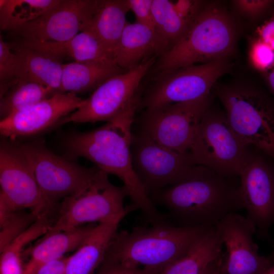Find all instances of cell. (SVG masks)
Wrapping results in <instances>:
<instances>
[{
	"instance_id": "cell-1",
	"label": "cell",
	"mask_w": 274,
	"mask_h": 274,
	"mask_svg": "<svg viewBox=\"0 0 274 274\" xmlns=\"http://www.w3.org/2000/svg\"><path fill=\"white\" fill-rule=\"evenodd\" d=\"M231 178L195 164L181 181L149 197L167 209L177 226L215 227L227 215L244 209L240 184Z\"/></svg>"
},
{
	"instance_id": "cell-19",
	"label": "cell",
	"mask_w": 274,
	"mask_h": 274,
	"mask_svg": "<svg viewBox=\"0 0 274 274\" xmlns=\"http://www.w3.org/2000/svg\"><path fill=\"white\" fill-rule=\"evenodd\" d=\"M18 42L47 52L59 59L66 57L74 61L115 64L112 55L90 28L65 42L21 40Z\"/></svg>"
},
{
	"instance_id": "cell-33",
	"label": "cell",
	"mask_w": 274,
	"mask_h": 274,
	"mask_svg": "<svg viewBox=\"0 0 274 274\" xmlns=\"http://www.w3.org/2000/svg\"><path fill=\"white\" fill-rule=\"evenodd\" d=\"M233 3L241 13L254 20L272 13L274 9V1L271 0H237Z\"/></svg>"
},
{
	"instance_id": "cell-34",
	"label": "cell",
	"mask_w": 274,
	"mask_h": 274,
	"mask_svg": "<svg viewBox=\"0 0 274 274\" xmlns=\"http://www.w3.org/2000/svg\"><path fill=\"white\" fill-rule=\"evenodd\" d=\"M94 274H153L140 268H130L122 265L106 254L104 259Z\"/></svg>"
},
{
	"instance_id": "cell-29",
	"label": "cell",
	"mask_w": 274,
	"mask_h": 274,
	"mask_svg": "<svg viewBox=\"0 0 274 274\" xmlns=\"http://www.w3.org/2000/svg\"><path fill=\"white\" fill-rule=\"evenodd\" d=\"M152 12L154 30L171 48L182 38L189 25L179 16L170 1L153 0Z\"/></svg>"
},
{
	"instance_id": "cell-11",
	"label": "cell",
	"mask_w": 274,
	"mask_h": 274,
	"mask_svg": "<svg viewBox=\"0 0 274 274\" xmlns=\"http://www.w3.org/2000/svg\"><path fill=\"white\" fill-rule=\"evenodd\" d=\"M212 97L210 93L193 100L145 109L140 119L141 129L161 145L179 152H189Z\"/></svg>"
},
{
	"instance_id": "cell-6",
	"label": "cell",
	"mask_w": 274,
	"mask_h": 274,
	"mask_svg": "<svg viewBox=\"0 0 274 274\" xmlns=\"http://www.w3.org/2000/svg\"><path fill=\"white\" fill-rule=\"evenodd\" d=\"M250 145L235 133L225 112L211 108L203 114L190 150L195 164L227 178L239 176L251 155Z\"/></svg>"
},
{
	"instance_id": "cell-36",
	"label": "cell",
	"mask_w": 274,
	"mask_h": 274,
	"mask_svg": "<svg viewBox=\"0 0 274 274\" xmlns=\"http://www.w3.org/2000/svg\"><path fill=\"white\" fill-rule=\"evenodd\" d=\"M206 2L197 0H179L173 3L179 16L189 25L194 20Z\"/></svg>"
},
{
	"instance_id": "cell-21",
	"label": "cell",
	"mask_w": 274,
	"mask_h": 274,
	"mask_svg": "<svg viewBox=\"0 0 274 274\" xmlns=\"http://www.w3.org/2000/svg\"><path fill=\"white\" fill-rule=\"evenodd\" d=\"M11 47L15 55L19 79L36 81L59 93L63 69L60 59L19 42Z\"/></svg>"
},
{
	"instance_id": "cell-2",
	"label": "cell",
	"mask_w": 274,
	"mask_h": 274,
	"mask_svg": "<svg viewBox=\"0 0 274 274\" xmlns=\"http://www.w3.org/2000/svg\"><path fill=\"white\" fill-rule=\"evenodd\" d=\"M133 120L108 122L96 129L67 134L63 145L70 159L85 158L108 175L118 177L126 188L132 204L153 223L164 220L156 209L132 164L131 145Z\"/></svg>"
},
{
	"instance_id": "cell-4",
	"label": "cell",
	"mask_w": 274,
	"mask_h": 274,
	"mask_svg": "<svg viewBox=\"0 0 274 274\" xmlns=\"http://www.w3.org/2000/svg\"><path fill=\"white\" fill-rule=\"evenodd\" d=\"M237 27L219 2L206 4L182 38L159 57L153 75L180 67L229 58L235 49Z\"/></svg>"
},
{
	"instance_id": "cell-20",
	"label": "cell",
	"mask_w": 274,
	"mask_h": 274,
	"mask_svg": "<svg viewBox=\"0 0 274 274\" xmlns=\"http://www.w3.org/2000/svg\"><path fill=\"white\" fill-rule=\"evenodd\" d=\"M122 220L101 222L95 225L74 254L68 257L65 274H94L117 233Z\"/></svg>"
},
{
	"instance_id": "cell-30",
	"label": "cell",
	"mask_w": 274,
	"mask_h": 274,
	"mask_svg": "<svg viewBox=\"0 0 274 274\" xmlns=\"http://www.w3.org/2000/svg\"><path fill=\"white\" fill-rule=\"evenodd\" d=\"M38 218L30 212L14 209L0 194V253Z\"/></svg>"
},
{
	"instance_id": "cell-5",
	"label": "cell",
	"mask_w": 274,
	"mask_h": 274,
	"mask_svg": "<svg viewBox=\"0 0 274 274\" xmlns=\"http://www.w3.org/2000/svg\"><path fill=\"white\" fill-rule=\"evenodd\" d=\"M213 89L238 137L274 158V96L245 84L215 85Z\"/></svg>"
},
{
	"instance_id": "cell-22",
	"label": "cell",
	"mask_w": 274,
	"mask_h": 274,
	"mask_svg": "<svg viewBox=\"0 0 274 274\" xmlns=\"http://www.w3.org/2000/svg\"><path fill=\"white\" fill-rule=\"evenodd\" d=\"M95 226L88 224L72 230L44 235L31 250L30 258L23 267V274H36L42 265L76 250Z\"/></svg>"
},
{
	"instance_id": "cell-32",
	"label": "cell",
	"mask_w": 274,
	"mask_h": 274,
	"mask_svg": "<svg viewBox=\"0 0 274 274\" xmlns=\"http://www.w3.org/2000/svg\"><path fill=\"white\" fill-rule=\"evenodd\" d=\"M250 62L261 73L274 64V50L268 45L256 38L252 40L249 50Z\"/></svg>"
},
{
	"instance_id": "cell-40",
	"label": "cell",
	"mask_w": 274,
	"mask_h": 274,
	"mask_svg": "<svg viewBox=\"0 0 274 274\" xmlns=\"http://www.w3.org/2000/svg\"><path fill=\"white\" fill-rule=\"evenodd\" d=\"M201 274H221V272L218 265L216 263H212Z\"/></svg>"
},
{
	"instance_id": "cell-15",
	"label": "cell",
	"mask_w": 274,
	"mask_h": 274,
	"mask_svg": "<svg viewBox=\"0 0 274 274\" xmlns=\"http://www.w3.org/2000/svg\"><path fill=\"white\" fill-rule=\"evenodd\" d=\"M98 0H61L12 32L23 40L65 42L89 28Z\"/></svg>"
},
{
	"instance_id": "cell-14",
	"label": "cell",
	"mask_w": 274,
	"mask_h": 274,
	"mask_svg": "<svg viewBox=\"0 0 274 274\" xmlns=\"http://www.w3.org/2000/svg\"><path fill=\"white\" fill-rule=\"evenodd\" d=\"M0 194L16 210L28 209L39 217L48 215L53 209L19 145L6 140H2L0 145Z\"/></svg>"
},
{
	"instance_id": "cell-42",
	"label": "cell",
	"mask_w": 274,
	"mask_h": 274,
	"mask_svg": "<svg viewBox=\"0 0 274 274\" xmlns=\"http://www.w3.org/2000/svg\"><path fill=\"white\" fill-rule=\"evenodd\" d=\"M270 261L271 262L272 265L274 264V249L271 253V254L269 255V256L267 257Z\"/></svg>"
},
{
	"instance_id": "cell-7",
	"label": "cell",
	"mask_w": 274,
	"mask_h": 274,
	"mask_svg": "<svg viewBox=\"0 0 274 274\" xmlns=\"http://www.w3.org/2000/svg\"><path fill=\"white\" fill-rule=\"evenodd\" d=\"M127 196L124 186L112 184L108 174L100 169L90 185L59 203L58 219L46 235L74 230L85 223L123 219L130 211L138 209L133 204L124 207V200Z\"/></svg>"
},
{
	"instance_id": "cell-17",
	"label": "cell",
	"mask_w": 274,
	"mask_h": 274,
	"mask_svg": "<svg viewBox=\"0 0 274 274\" xmlns=\"http://www.w3.org/2000/svg\"><path fill=\"white\" fill-rule=\"evenodd\" d=\"M84 100L74 93H56L1 120V134L12 140L37 134L77 110Z\"/></svg>"
},
{
	"instance_id": "cell-16",
	"label": "cell",
	"mask_w": 274,
	"mask_h": 274,
	"mask_svg": "<svg viewBox=\"0 0 274 274\" xmlns=\"http://www.w3.org/2000/svg\"><path fill=\"white\" fill-rule=\"evenodd\" d=\"M216 227L226 250L224 252L225 274H263L271 266L268 257L261 256L253 236V224L237 213L225 217Z\"/></svg>"
},
{
	"instance_id": "cell-8",
	"label": "cell",
	"mask_w": 274,
	"mask_h": 274,
	"mask_svg": "<svg viewBox=\"0 0 274 274\" xmlns=\"http://www.w3.org/2000/svg\"><path fill=\"white\" fill-rule=\"evenodd\" d=\"M158 58L153 57L107 80L63 120L64 122H111L124 116L134 115L142 95L141 83Z\"/></svg>"
},
{
	"instance_id": "cell-28",
	"label": "cell",
	"mask_w": 274,
	"mask_h": 274,
	"mask_svg": "<svg viewBox=\"0 0 274 274\" xmlns=\"http://www.w3.org/2000/svg\"><path fill=\"white\" fill-rule=\"evenodd\" d=\"M52 225L48 215L40 216L28 229L13 240L0 253V274H23V249L29 243L45 235Z\"/></svg>"
},
{
	"instance_id": "cell-38",
	"label": "cell",
	"mask_w": 274,
	"mask_h": 274,
	"mask_svg": "<svg viewBox=\"0 0 274 274\" xmlns=\"http://www.w3.org/2000/svg\"><path fill=\"white\" fill-rule=\"evenodd\" d=\"M68 257H63L42 265L36 274H65Z\"/></svg>"
},
{
	"instance_id": "cell-18",
	"label": "cell",
	"mask_w": 274,
	"mask_h": 274,
	"mask_svg": "<svg viewBox=\"0 0 274 274\" xmlns=\"http://www.w3.org/2000/svg\"><path fill=\"white\" fill-rule=\"evenodd\" d=\"M170 48L168 43L153 29L136 22H127L113 59L117 66L127 71L153 57L159 58Z\"/></svg>"
},
{
	"instance_id": "cell-9",
	"label": "cell",
	"mask_w": 274,
	"mask_h": 274,
	"mask_svg": "<svg viewBox=\"0 0 274 274\" xmlns=\"http://www.w3.org/2000/svg\"><path fill=\"white\" fill-rule=\"evenodd\" d=\"M35 174L44 196L54 209L59 200L80 191L95 179L100 169L87 167L55 154L42 140L19 145Z\"/></svg>"
},
{
	"instance_id": "cell-23",
	"label": "cell",
	"mask_w": 274,
	"mask_h": 274,
	"mask_svg": "<svg viewBox=\"0 0 274 274\" xmlns=\"http://www.w3.org/2000/svg\"><path fill=\"white\" fill-rule=\"evenodd\" d=\"M126 71L115 64L94 61L63 63L59 93L93 92L111 77Z\"/></svg>"
},
{
	"instance_id": "cell-31",
	"label": "cell",
	"mask_w": 274,
	"mask_h": 274,
	"mask_svg": "<svg viewBox=\"0 0 274 274\" xmlns=\"http://www.w3.org/2000/svg\"><path fill=\"white\" fill-rule=\"evenodd\" d=\"M15 55L0 36V98L18 81Z\"/></svg>"
},
{
	"instance_id": "cell-43",
	"label": "cell",
	"mask_w": 274,
	"mask_h": 274,
	"mask_svg": "<svg viewBox=\"0 0 274 274\" xmlns=\"http://www.w3.org/2000/svg\"><path fill=\"white\" fill-rule=\"evenodd\" d=\"M222 254H223V261H224V252H223V253Z\"/></svg>"
},
{
	"instance_id": "cell-27",
	"label": "cell",
	"mask_w": 274,
	"mask_h": 274,
	"mask_svg": "<svg viewBox=\"0 0 274 274\" xmlns=\"http://www.w3.org/2000/svg\"><path fill=\"white\" fill-rule=\"evenodd\" d=\"M61 0H0V26L13 31L39 17Z\"/></svg>"
},
{
	"instance_id": "cell-13",
	"label": "cell",
	"mask_w": 274,
	"mask_h": 274,
	"mask_svg": "<svg viewBox=\"0 0 274 274\" xmlns=\"http://www.w3.org/2000/svg\"><path fill=\"white\" fill-rule=\"evenodd\" d=\"M240 191L246 218L260 239L274 224V158L254 147L240 176Z\"/></svg>"
},
{
	"instance_id": "cell-25",
	"label": "cell",
	"mask_w": 274,
	"mask_h": 274,
	"mask_svg": "<svg viewBox=\"0 0 274 274\" xmlns=\"http://www.w3.org/2000/svg\"><path fill=\"white\" fill-rule=\"evenodd\" d=\"M129 10L128 0L97 1L88 28L97 36L113 58L127 23L126 16Z\"/></svg>"
},
{
	"instance_id": "cell-26",
	"label": "cell",
	"mask_w": 274,
	"mask_h": 274,
	"mask_svg": "<svg viewBox=\"0 0 274 274\" xmlns=\"http://www.w3.org/2000/svg\"><path fill=\"white\" fill-rule=\"evenodd\" d=\"M55 94L54 90L50 87L32 80L20 78L0 98L1 120L49 98Z\"/></svg>"
},
{
	"instance_id": "cell-41",
	"label": "cell",
	"mask_w": 274,
	"mask_h": 274,
	"mask_svg": "<svg viewBox=\"0 0 274 274\" xmlns=\"http://www.w3.org/2000/svg\"><path fill=\"white\" fill-rule=\"evenodd\" d=\"M263 274H274V264Z\"/></svg>"
},
{
	"instance_id": "cell-10",
	"label": "cell",
	"mask_w": 274,
	"mask_h": 274,
	"mask_svg": "<svg viewBox=\"0 0 274 274\" xmlns=\"http://www.w3.org/2000/svg\"><path fill=\"white\" fill-rule=\"evenodd\" d=\"M228 59L221 58L153 75L152 83L142 94L139 107L150 109L210 94L217 80L228 71L230 64Z\"/></svg>"
},
{
	"instance_id": "cell-12",
	"label": "cell",
	"mask_w": 274,
	"mask_h": 274,
	"mask_svg": "<svg viewBox=\"0 0 274 274\" xmlns=\"http://www.w3.org/2000/svg\"><path fill=\"white\" fill-rule=\"evenodd\" d=\"M131 153L133 169L149 196L181 181L195 165L190 152L161 145L141 129L132 134Z\"/></svg>"
},
{
	"instance_id": "cell-37",
	"label": "cell",
	"mask_w": 274,
	"mask_h": 274,
	"mask_svg": "<svg viewBox=\"0 0 274 274\" xmlns=\"http://www.w3.org/2000/svg\"><path fill=\"white\" fill-rule=\"evenodd\" d=\"M256 32L257 38L274 50V9L270 18L258 27Z\"/></svg>"
},
{
	"instance_id": "cell-35",
	"label": "cell",
	"mask_w": 274,
	"mask_h": 274,
	"mask_svg": "<svg viewBox=\"0 0 274 274\" xmlns=\"http://www.w3.org/2000/svg\"><path fill=\"white\" fill-rule=\"evenodd\" d=\"M130 10L136 18V22L154 30L152 5L153 0H128Z\"/></svg>"
},
{
	"instance_id": "cell-3",
	"label": "cell",
	"mask_w": 274,
	"mask_h": 274,
	"mask_svg": "<svg viewBox=\"0 0 274 274\" xmlns=\"http://www.w3.org/2000/svg\"><path fill=\"white\" fill-rule=\"evenodd\" d=\"M209 228L181 227L165 220L149 228L138 226L117 232L106 254L126 267L159 274L184 256Z\"/></svg>"
},
{
	"instance_id": "cell-39",
	"label": "cell",
	"mask_w": 274,
	"mask_h": 274,
	"mask_svg": "<svg viewBox=\"0 0 274 274\" xmlns=\"http://www.w3.org/2000/svg\"><path fill=\"white\" fill-rule=\"evenodd\" d=\"M270 91L274 96V64L269 69L261 73Z\"/></svg>"
},
{
	"instance_id": "cell-24",
	"label": "cell",
	"mask_w": 274,
	"mask_h": 274,
	"mask_svg": "<svg viewBox=\"0 0 274 274\" xmlns=\"http://www.w3.org/2000/svg\"><path fill=\"white\" fill-rule=\"evenodd\" d=\"M224 244L216 226L209 228L186 254L159 274H201L223 253Z\"/></svg>"
}]
</instances>
